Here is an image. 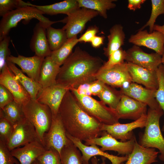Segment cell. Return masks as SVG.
<instances>
[{
  "label": "cell",
  "instance_id": "1",
  "mask_svg": "<svg viewBox=\"0 0 164 164\" xmlns=\"http://www.w3.org/2000/svg\"><path fill=\"white\" fill-rule=\"evenodd\" d=\"M58 113L66 133L81 141L101 137L105 131L103 124L87 114L69 90L60 105Z\"/></svg>",
  "mask_w": 164,
  "mask_h": 164
},
{
  "label": "cell",
  "instance_id": "2",
  "mask_svg": "<svg viewBox=\"0 0 164 164\" xmlns=\"http://www.w3.org/2000/svg\"><path fill=\"white\" fill-rule=\"evenodd\" d=\"M104 62L100 57L77 47L60 67L56 83L69 90L90 84L97 80L96 75Z\"/></svg>",
  "mask_w": 164,
  "mask_h": 164
},
{
  "label": "cell",
  "instance_id": "3",
  "mask_svg": "<svg viewBox=\"0 0 164 164\" xmlns=\"http://www.w3.org/2000/svg\"><path fill=\"white\" fill-rule=\"evenodd\" d=\"M161 108L157 110L149 108L144 132L140 134L138 143L143 147L157 149L159 159L164 162V138L159 126V121L163 114Z\"/></svg>",
  "mask_w": 164,
  "mask_h": 164
},
{
  "label": "cell",
  "instance_id": "4",
  "mask_svg": "<svg viewBox=\"0 0 164 164\" xmlns=\"http://www.w3.org/2000/svg\"><path fill=\"white\" fill-rule=\"evenodd\" d=\"M43 13L34 6H27L12 11L2 17L0 22V40L8 35L11 29L15 27L19 22L24 20L28 22L36 19L47 27L54 23L63 22V20L52 21L43 15Z\"/></svg>",
  "mask_w": 164,
  "mask_h": 164
},
{
  "label": "cell",
  "instance_id": "5",
  "mask_svg": "<svg viewBox=\"0 0 164 164\" xmlns=\"http://www.w3.org/2000/svg\"><path fill=\"white\" fill-rule=\"evenodd\" d=\"M22 108L25 117L34 126L40 142L44 146V136L49 130L52 120L50 109L31 99L22 105Z\"/></svg>",
  "mask_w": 164,
  "mask_h": 164
},
{
  "label": "cell",
  "instance_id": "6",
  "mask_svg": "<svg viewBox=\"0 0 164 164\" xmlns=\"http://www.w3.org/2000/svg\"><path fill=\"white\" fill-rule=\"evenodd\" d=\"M82 109L103 124L111 125L119 123L120 119L115 110L107 107L102 101L90 96L79 94L75 89L70 90Z\"/></svg>",
  "mask_w": 164,
  "mask_h": 164
},
{
  "label": "cell",
  "instance_id": "7",
  "mask_svg": "<svg viewBox=\"0 0 164 164\" xmlns=\"http://www.w3.org/2000/svg\"><path fill=\"white\" fill-rule=\"evenodd\" d=\"M105 84L120 89L127 88L132 82L128 70L127 62L107 68L102 67L96 76Z\"/></svg>",
  "mask_w": 164,
  "mask_h": 164
},
{
  "label": "cell",
  "instance_id": "8",
  "mask_svg": "<svg viewBox=\"0 0 164 164\" xmlns=\"http://www.w3.org/2000/svg\"><path fill=\"white\" fill-rule=\"evenodd\" d=\"M35 141H40L35 129L25 118L14 125L12 133L6 145L11 151L20 146Z\"/></svg>",
  "mask_w": 164,
  "mask_h": 164
},
{
  "label": "cell",
  "instance_id": "9",
  "mask_svg": "<svg viewBox=\"0 0 164 164\" xmlns=\"http://www.w3.org/2000/svg\"><path fill=\"white\" fill-rule=\"evenodd\" d=\"M98 15L94 10L80 8L67 15L64 19L66 24L62 28L65 31L68 39L82 32L87 22Z\"/></svg>",
  "mask_w": 164,
  "mask_h": 164
},
{
  "label": "cell",
  "instance_id": "10",
  "mask_svg": "<svg viewBox=\"0 0 164 164\" xmlns=\"http://www.w3.org/2000/svg\"><path fill=\"white\" fill-rule=\"evenodd\" d=\"M44 140L46 149L53 148L60 155L63 147L71 141L67 136L66 131L59 113L52 115L50 127L44 135Z\"/></svg>",
  "mask_w": 164,
  "mask_h": 164
},
{
  "label": "cell",
  "instance_id": "11",
  "mask_svg": "<svg viewBox=\"0 0 164 164\" xmlns=\"http://www.w3.org/2000/svg\"><path fill=\"white\" fill-rule=\"evenodd\" d=\"M136 140L134 136L126 142L118 141L105 131L101 137L88 140L84 144L88 146L92 144L99 145L101 147L100 149L103 151H113L117 152L118 155H126L132 152Z\"/></svg>",
  "mask_w": 164,
  "mask_h": 164
},
{
  "label": "cell",
  "instance_id": "12",
  "mask_svg": "<svg viewBox=\"0 0 164 164\" xmlns=\"http://www.w3.org/2000/svg\"><path fill=\"white\" fill-rule=\"evenodd\" d=\"M69 89L62 85L56 84L43 88L39 92L36 100L47 106L50 109L52 115L58 113L63 99Z\"/></svg>",
  "mask_w": 164,
  "mask_h": 164
},
{
  "label": "cell",
  "instance_id": "13",
  "mask_svg": "<svg viewBox=\"0 0 164 164\" xmlns=\"http://www.w3.org/2000/svg\"><path fill=\"white\" fill-rule=\"evenodd\" d=\"M125 60L148 69L156 71L162 63V56L156 53H148L139 46L133 45L126 51Z\"/></svg>",
  "mask_w": 164,
  "mask_h": 164
},
{
  "label": "cell",
  "instance_id": "14",
  "mask_svg": "<svg viewBox=\"0 0 164 164\" xmlns=\"http://www.w3.org/2000/svg\"><path fill=\"white\" fill-rule=\"evenodd\" d=\"M147 119V114L142 116L138 119L126 124L119 122L111 125L103 124L102 130L120 141L126 142L134 136L133 130L137 128H142L145 127Z\"/></svg>",
  "mask_w": 164,
  "mask_h": 164
},
{
  "label": "cell",
  "instance_id": "15",
  "mask_svg": "<svg viewBox=\"0 0 164 164\" xmlns=\"http://www.w3.org/2000/svg\"><path fill=\"white\" fill-rule=\"evenodd\" d=\"M0 72V84L11 93L14 101L22 105L31 99L29 93L15 78L7 63Z\"/></svg>",
  "mask_w": 164,
  "mask_h": 164
},
{
  "label": "cell",
  "instance_id": "16",
  "mask_svg": "<svg viewBox=\"0 0 164 164\" xmlns=\"http://www.w3.org/2000/svg\"><path fill=\"white\" fill-rule=\"evenodd\" d=\"M128 41L134 45L151 49L161 56L163 53L164 35L159 32L153 31L149 33L147 30H138L130 36Z\"/></svg>",
  "mask_w": 164,
  "mask_h": 164
},
{
  "label": "cell",
  "instance_id": "17",
  "mask_svg": "<svg viewBox=\"0 0 164 164\" xmlns=\"http://www.w3.org/2000/svg\"><path fill=\"white\" fill-rule=\"evenodd\" d=\"M147 106L146 104L123 94L115 110L119 119L135 121L147 114Z\"/></svg>",
  "mask_w": 164,
  "mask_h": 164
},
{
  "label": "cell",
  "instance_id": "18",
  "mask_svg": "<svg viewBox=\"0 0 164 164\" xmlns=\"http://www.w3.org/2000/svg\"><path fill=\"white\" fill-rule=\"evenodd\" d=\"M66 135L81 152L83 164H89L90 159L96 155H100L108 159L111 162V164H121L128 159V155L118 156L110 154L101 150L95 145H87L83 144L80 140L72 137L67 133Z\"/></svg>",
  "mask_w": 164,
  "mask_h": 164
},
{
  "label": "cell",
  "instance_id": "19",
  "mask_svg": "<svg viewBox=\"0 0 164 164\" xmlns=\"http://www.w3.org/2000/svg\"><path fill=\"white\" fill-rule=\"evenodd\" d=\"M127 67L132 82L142 84L148 89L156 90L158 89L156 71L149 70L127 62Z\"/></svg>",
  "mask_w": 164,
  "mask_h": 164
},
{
  "label": "cell",
  "instance_id": "20",
  "mask_svg": "<svg viewBox=\"0 0 164 164\" xmlns=\"http://www.w3.org/2000/svg\"><path fill=\"white\" fill-rule=\"evenodd\" d=\"M45 58L34 55L26 57L20 55L17 56L11 55L7 61L19 66L22 71L26 73L28 77L36 82H39L40 69Z\"/></svg>",
  "mask_w": 164,
  "mask_h": 164
},
{
  "label": "cell",
  "instance_id": "21",
  "mask_svg": "<svg viewBox=\"0 0 164 164\" xmlns=\"http://www.w3.org/2000/svg\"><path fill=\"white\" fill-rule=\"evenodd\" d=\"M120 90L123 94L146 104L149 108L157 110L161 108L155 98L156 90L147 89L133 82L127 88Z\"/></svg>",
  "mask_w": 164,
  "mask_h": 164
},
{
  "label": "cell",
  "instance_id": "22",
  "mask_svg": "<svg viewBox=\"0 0 164 164\" xmlns=\"http://www.w3.org/2000/svg\"><path fill=\"white\" fill-rule=\"evenodd\" d=\"M47 27L39 22L33 29V33L30 40V47L35 55L45 58L50 56L51 50L46 35Z\"/></svg>",
  "mask_w": 164,
  "mask_h": 164
},
{
  "label": "cell",
  "instance_id": "23",
  "mask_svg": "<svg viewBox=\"0 0 164 164\" xmlns=\"http://www.w3.org/2000/svg\"><path fill=\"white\" fill-rule=\"evenodd\" d=\"M46 150L39 141L30 142L22 148H17L11 151L12 155L16 158L20 164H32Z\"/></svg>",
  "mask_w": 164,
  "mask_h": 164
},
{
  "label": "cell",
  "instance_id": "24",
  "mask_svg": "<svg viewBox=\"0 0 164 164\" xmlns=\"http://www.w3.org/2000/svg\"><path fill=\"white\" fill-rule=\"evenodd\" d=\"M159 153L155 148L142 146L136 139L126 162L121 164H151L158 162L156 159Z\"/></svg>",
  "mask_w": 164,
  "mask_h": 164
},
{
  "label": "cell",
  "instance_id": "25",
  "mask_svg": "<svg viewBox=\"0 0 164 164\" xmlns=\"http://www.w3.org/2000/svg\"><path fill=\"white\" fill-rule=\"evenodd\" d=\"M60 67L50 56L44 58L41 66L38 82L42 88L56 84Z\"/></svg>",
  "mask_w": 164,
  "mask_h": 164
},
{
  "label": "cell",
  "instance_id": "26",
  "mask_svg": "<svg viewBox=\"0 0 164 164\" xmlns=\"http://www.w3.org/2000/svg\"><path fill=\"white\" fill-rule=\"evenodd\" d=\"M6 63L15 78L29 93L31 99L36 100L39 92L43 88L39 82L26 76L15 64L8 61Z\"/></svg>",
  "mask_w": 164,
  "mask_h": 164
},
{
  "label": "cell",
  "instance_id": "27",
  "mask_svg": "<svg viewBox=\"0 0 164 164\" xmlns=\"http://www.w3.org/2000/svg\"><path fill=\"white\" fill-rule=\"evenodd\" d=\"M34 6L43 14L50 15L63 14L68 15L79 8L77 0H65L50 5Z\"/></svg>",
  "mask_w": 164,
  "mask_h": 164
},
{
  "label": "cell",
  "instance_id": "28",
  "mask_svg": "<svg viewBox=\"0 0 164 164\" xmlns=\"http://www.w3.org/2000/svg\"><path fill=\"white\" fill-rule=\"evenodd\" d=\"M109 31L110 34L108 36L107 46L103 49L104 54L108 57L112 53L121 47L125 38L123 27L120 24L114 25Z\"/></svg>",
  "mask_w": 164,
  "mask_h": 164
},
{
  "label": "cell",
  "instance_id": "29",
  "mask_svg": "<svg viewBox=\"0 0 164 164\" xmlns=\"http://www.w3.org/2000/svg\"><path fill=\"white\" fill-rule=\"evenodd\" d=\"M79 8H84L97 12L104 19L107 18V11L116 6V0H77Z\"/></svg>",
  "mask_w": 164,
  "mask_h": 164
},
{
  "label": "cell",
  "instance_id": "30",
  "mask_svg": "<svg viewBox=\"0 0 164 164\" xmlns=\"http://www.w3.org/2000/svg\"><path fill=\"white\" fill-rule=\"evenodd\" d=\"M46 35L52 52L61 47L68 39L67 33L63 28L57 29L49 26L46 28Z\"/></svg>",
  "mask_w": 164,
  "mask_h": 164
},
{
  "label": "cell",
  "instance_id": "31",
  "mask_svg": "<svg viewBox=\"0 0 164 164\" xmlns=\"http://www.w3.org/2000/svg\"><path fill=\"white\" fill-rule=\"evenodd\" d=\"M78 43L77 36L69 39L61 47L52 51L50 56L61 66L72 53L73 49Z\"/></svg>",
  "mask_w": 164,
  "mask_h": 164
},
{
  "label": "cell",
  "instance_id": "32",
  "mask_svg": "<svg viewBox=\"0 0 164 164\" xmlns=\"http://www.w3.org/2000/svg\"><path fill=\"white\" fill-rule=\"evenodd\" d=\"M123 94L120 90H118L114 87L105 84L103 90L97 96L101 101L115 110Z\"/></svg>",
  "mask_w": 164,
  "mask_h": 164
},
{
  "label": "cell",
  "instance_id": "33",
  "mask_svg": "<svg viewBox=\"0 0 164 164\" xmlns=\"http://www.w3.org/2000/svg\"><path fill=\"white\" fill-rule=\"evenodd\" d=\"M80 151L71 141L61 151L60 157L62 164H83Z\"/></svg>",
  "mask_w": 164,
  "mask_h": 164
},
{
  "label": "cell",
  "instance_id": "34",
  "mask_svg": "<svg viewBox=\"0 0 164 164\" xmlns=\"http://www.w3.org/2000/svg\"><path fill=\"white\" fill-rule=\"evenodd\" d=\"M22 105L14 101L0 109V115L14 125L25 118Z\"/></svg>",
  "mask_w": 164,
  "mask_h": 164
},
{
  "label": "cell",
  "instance_id": "35",
  "mask_svg": "<svg viewBox=\"0 0 164 164\" xmlns=\"http://www.w3.org/2000/svg\"><path fill=\"white\" fill-rule=\"evenodd\" d=\"M152 11L150 17L145 25L138 30H143L145 27H149V33L153 31L155 23L157 17L160 15L164 14V0H151Z\"/></svg>",
  "mask_w": 164,
  "mask_h": 164
},
{
  "label": "cell",
  "instance_id": "36",
  "mask_svg": "<svg viewBox=\"0 0 164 164\" xmlns=\"http://www.w3.org/2000/svg\"><path fill=\"white\" fill-rule=\"evenodd\" d=\"M158 87L155 92V98L164 114V65L160 64L156 70ZM162 131L164 132V121Z\"/></svg>",
  "mask_w": 164,
  "mask_h": 164
},
{
  "label": "cell",
  "instance_id": "37",
  "mask_svg": "<svg viewBox=\"0 0 164 164\" xmlns=\"http://www.w3.org/2000/svg\"><path fill=\"white\" fill-rule=\"evenodd\" d=\"M34 5L21 0H0V16L2 17L16 9Z\"/></svg>",
  "mask_w": 164,
  "mask_h": 164
},
{
  "label": "cell",
  "instance_id": "38",
  "mask_svg": "<svg viewBox=\"0 0 164 164\" xmlns=\"http://www.w3.org/2000/svg\"><path fill=\"white\" fill-rule=\"evenodd\" d=\"M37 159L41 164H62L60 154L53 148L46 149Z\"/></svg>",
  "mask_w": 164,
  "mask_h": 164
},
{
  "label": "cell",
  "instance_id": "39",
  "mask_svg": "<svg viewBox=\"0 0 164 164\" xmlns=\"http://www.w3.org/2000/svg\"><path fill=\"white\" fill-rule=\"evenodd\" d=\"M126 55V51L121 47L108 56V61L104 62L102 67L107 68L123 63L125 62Z\"/></svg>",
  "mask_w": 164,
  "mask_h": 164
},
{
  "label": "cell",
  "instance_id": "40",
  "mask_svg": "<svg viewBox=\"0 0 164 164\" xmlns=\"http://www.w3.org/2000/svg\"><path fill=\"white\" fill-rule=\"evenodd\" d=\"M13 127L12 124L0 115V140L6 144L12 133Z\"/></svg>",
  "mask_w": 164,
  "mask_h": 164
},
{
  "label": "cell",
  "instance_id": "41",
  "mask_svg": "<svg viewBox=\"0 0 164 164\" xmlns=\"http://www.w3.org/2000/svg\"><path fill=\"white\" fill-rule=\"evenodd\" d=\"M10 40L8 35L0 40V71L6 63L7 58L11 55L9 47Z\"/></svg>",
  "mask_w": 164,
  "mask_h": 164
},
{
  "label": "cell",
  "instance_id": "42",
  "mask_svg": "<svg viewBox=\"0 0 164 164\" xmlns=\"http://www.w3.org/2000/svg\"><path fill=\"white\" fill-rule=\"evenodd\" d=\"M0 164H19L12 154L6 144L0 140Z\"/></svg>",
  "mask_w": 164,
  "mask_h": 164
},
{
  "label": "cell",
  "instance_id": "43",
  "mask_svg": "<svg viewBox=\"0 0 164 164\" xmlns=\"http://www.w3.org/2000/svg\"><path fill=\"white\" fill-rule=\"evenodd\" d=\"M14 101V97L11 93L5 86L0 84V109H3Z\"/></svg>",
  "mask_w": 164,
  "mask_h": 164
},
{
  "label": "cell",
  "instance_id": "44",
  "mask_svg": "<svg viewBox=\"0 0 164 164\" xmlns=\"http://www.w3.org/2000/svg\"><path fill=\"white\" fill-rule=\"evenodd\" d=\"M98 31V28L96 26H90L85 32L78 38L79 42H90L93 38L96 36Z\"/></svg>",
  "mask_w": 164,
  "mask_h": 164
},
{
  "label": "cell",
  "instance_id": "45",
  "mask_svg": "<svg viewBox=\"0 0 164 164\" xmlns=\"http://www.w3.org/2000/svg\"><path fill=\"white\" fill-rule=\"evenodd\" d=\"M105 84L99 80H96L90 83L89 90L91 94L98 96L103 90Z\"/></svg>",
  "mask_w": 164,
  "mask_h": 164
},
{
  "label": "cell",
  "instance_id": "46",
  "mask_svg": "<svg viewBox=\"0 0 164 164\" xmlns=\"http://www.w3.org/2000/svg\"><path fill=\"white\" fill-rule=\"evenodd\" d=\"M145 0H128V8L130 10L133 11L140 9L141 5L145 2Z\"/></svg>",
  "mask_w": 164,
  "mask_h": 164
},
{
  "label": "cell",
  "instance_id": "47",
  "mask_svg": "<svg viewBox=\"0 0 164 164\" xmlns=\"http://www.w3.org/2000/svg\"><path fill=\"white\" fill-rule=\"evenodd\" d=\"M104 37L102 36H94L90 43L92 47L94 48H98L103 44Z\"/></svg>",
  "mask_w": 164,
  "mask_h": 164
},
{
  "label": "cell",
  "instance_id": "48",
  "mask_svg": "<svg viewBox=\"0 0 164 164\" xmlns=\"http://www.w3.org/2000/svg\"><path fill=\"white\" fill-rule=\"evenodd\" d=\"M153 30L159 32L164 35V24L162 25L155 24Z\"/></svg>",
  "mask_w": 164,
  "mask_h": 164
},
{
  "label": "cell",
  "instance_id": "49",
  "mask_svg": "<svg viewBox=\"0 0 164 164\" xmlns=\"http://www.w3.org/2000/svg\"><path fill=\"white\" fill-rule=\"evenodd\" d=\"M102 162L100 164H105V158L102 157ZM91 162L92 164H99L98 163V161L97 159V158L95 156H94V157L93 158L91 159Z\"/></svg>",
  "mask_w": 164,
  "mask_h": 164
},
{
  "label": "cell",
  "instance_id": "50",
  "mask_svg": "<svg viewBox=\"0 0 164 164\" xmlns=\"http://www.w3.org/2000/svg\"><path fill=\"white\" fill-rule=\"evenodd\" d=\"M161 63L163 65H164V46H163V52L162 56Z\"/></svg>",
  "mask_w": 164,
  "mask_h": 164
},
{
  "label": "cell",
  "instance_id": "51",
  "mask_svg": "<svg viewBox=\"0 0 164 164\" xmlns=\"http://www.w3.org/2000/svg\"><path fill=\"white\" fill-rule=\"evenodd\" d=\"M32 164H41L39 161L36 159L33 162Z\"/></svg>",
  "mask_w": 164,
  "mask_h": 164
}]
</instances>
